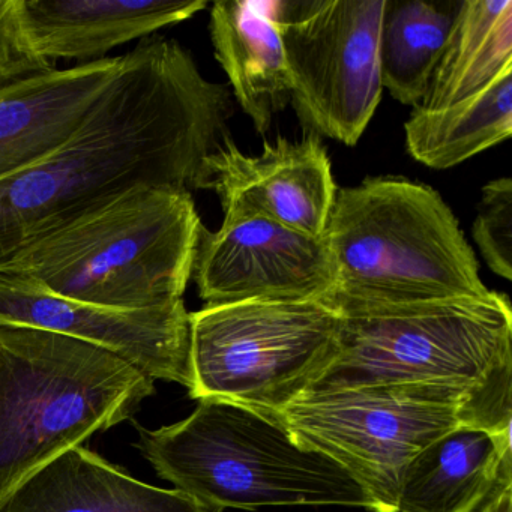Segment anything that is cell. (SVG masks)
I'll return each mask as SVG.
<instances>
[{
  "instance_id": "obj_19",
  "label": "cell",
  "mask_w": 512,
  "mask_h": 512,
  "mask_svg": "<svg viewBox=\"0 0 512 512\" xmlns=\"http://www.w3.org/2000/svg\"><path fill=\"white\" fill-rule=\"evenodd\" d=\"M410 157L434 170L452 169L512 134V71L454 106L413 109L404 124Z\"/></svg>"
},
{
  "instance_id": "obj_9",
  "label": "cell",
  "mask_w": 512,
  "mask_h": 512,
  "mask_svg": "<svg viewBox=\"0 0 512 512\" xmlns=\"http://www.w3.org/2000/svg\"><path fill=\"white\" fill-rule=\"evenodd\" d=\"M305 446L337 461L364 488L376 512H397L412 458L461 424L460 407L407 388H359L311 394L275 412Z\"/></svg>"
},
{
  "instance_id": "obj_10",
  "label": "cell",
  "mask_w": 512,
  "mask_h": 512,
  "mask_svg": "<svg viewBox=\"0 0 512 512\" xmlns=\"http://www.w3.org/2000/svg\"><path fill=\"white\" fill-rule=\"evenodd\" d=\"M191 278L205 305L328 299L337 287L323 236L244 212H224L217 232L202 227Z\"/></svg>"
},
{
  "instance_id": "obj_6",
  "label": "cell",
  "mask_w": 512,
  "mask_h": 512,
  "mask_svg": "<svg viewBox=\"0 0 512 512\" xmlns=\"http://www.w3.org/2000/svg\"><path fill=\"white\" fill-rule=\"evenodd\" d=\"M323 239L337 278L331 296L398 302L491 292L454 212L421 182L376 176L338 188Z\"/></svg>"
},
{
  "instance_id": "obj_21",
  "label": "cell",
  "mask_w": 512,
  "mask_h": 512,
  "mask_svg": "<svg viewBox=\"0 0 512 512\" xmlns=\"http://www.w3.org/2000/svg\"><path fill=\"white\" fill-rule=\"evenodd\" d=\"M473 239L488 268L512 280V181L494 179L482 188L478 214L472 227Z\"/></svg>"
},
{
  "instance_id": "obj_15",
  "label": "cell",
  "mask_w": 512,
  "mask_h": 512,
  "mask_svg": "<svg viewBox=\"0 0 512 512\" xmlns=\"http://www.w3.org/2000/svg\"><path fill=\"white\" fill-rule=\"evenodd\" d=\"M512 490L511 430L461 424L404 470L397 512H482Z\"/></svg>"
},
{
  "instance_id": "obj_1",
  "label": "cell",
  "mask_w": 512,
  "mask_h": 512,
  "mask_svg": "<svg viewBox=\"0 0 512 512\" xmlns=\"http://www.w3.org/2000/svg\"><path fill=\"white\" fill-rule=\"evenodd\" d=\"M121 82L67 143L0 179V268L29 245L136 185L199 190L230 137L232 92L190 50L140 41Z\"/></svg>"
},
{
  "instance_id": "obj_17",
  "label": "cell",
  "mask_w": 512,
  "mask_h": 512,
  "mask_svg": "<svg viewBox=\"0 0 512 512\" xmlns=\"http://www.w3.org/2000/svg\"><path fill=\"white\" fill-rule=\"evenodd\" d=\"M278 2L218 0L211 5L209 34L245 115L257 133H268L290 104L286 53L278 29Z\"/></svg>"
},
{
  "instance_id": "obj_23",
  "label": "cell",
  "mask_w": 512,
  "mask_h": 512,
  "mask_svg": "<svg viewBox=\"0 0 512 512\" xmlns=\"http://www.w3.org/2000/svg\"><path fill=\"white\" fill-rule=\"evenodd\" d=\"M482 512H512V490L506 491Z\"/></svg>"
},
{
  "instance_id": "obj_5",
  "label": "cell",
  "mask_w": 512,
  "mask_h": 512,
  "mask_svg": "<svg viewBox=\"0 0 512 512\" xmlns=\"http://www.w3.org/2000/svg\"><path fill=\"white\" fill-rule=\"evenodd\" d=\"M155 380L56 332L0 325V506L94 434L133 418Z\"/></svg>"
},
{
  "instance_id": "obj_20",
  "label": "cell",
  "mask_w": 512,
  "mask_h": 512,
  "mask_svg": "<svg viewBox=\"0 0 512 512\" xmlns=\"http://www.w3.org/2000/svg\"><path fill=\"white\" fill-rule=\"evenodd\" d=\"M452 11L425 0H386L380 28L383 88L413 109L427 94L451 31Z\"/></svg>"
},
{
  "instance_id": "obj_18",
  "label": "cell",
  "mask_w": 512,
  "mask_h": 512,
  "mask_svg": "<svg viewBox=\"0 0 512 512\" xmlns=\"http://www.w3.org/2000/svg\"><path fill=\"white\" fill-rule=\"evenodd\" d=\"M512 71L511 0H466L458 4L427 94L415 109H445L467 100Z\"/></svg>"
},
{
  "instance_id": "obj_22",
  "label": "cell",
  "mask_w": 512,
  "mask_h": 512,
  "mask_svg": "<svg viewBox=\"0 0 512 512\" xmlns=\"http://www.w3.org/2000/svg\"><path fill=\"white\" fill-rule=\"evenodd\" d=\"M20 2L0 0V91L56 68L32 49L23 28Z\"/></svg>"
},
{
  "instance_id": "obj_16",
  "label": "cell",
  "mask_w": 512,
  "mask_h": 512,
  "mask_svg": "<svg viewBox=\"0 0 512 512\" xmlns=\"http://www.w3.org/2000/svg\"><path fill=\"white\" fill-rule=\"evenodd\" d=\"M0 512H223L175 488L155 487L77 446L20 485Z\"/></svg>"
},
{
  "instance_id": "obj_12",
  "label": "cell",
  "mask_w": 512,
  "mask_h": 512,
  "mask_svg": "<svg viewBox=\"0 0 512 512\" xmlns=\"http://www.w3.org/2000/svg\"><path fill=\"white\" fill-rule=\"evenodd\" d=\"M199 190L215 191L223 212L259 215L305 235L322 238L337 185L319 136H278L262 154L247 155L227 137L205 161Z\"/></svg>"
},
{
  "instance_id": "obj_3",
  "label": "cell",
  "mask_w": 512,
  "mask_h": 512,
  "mask_svg": "<svg viewBox=\"0 0 512 512\" xmlns=\"http://www.w3.org/2000/svg\"><path fill=\"white\" fill-rule=\"evenodd\" d=\"M203 224L191 191L136 185L20 251L0 272L121 310L184 301Z\"/></svg>"
},
{
  "instance_id": "obj_8",
  "label": "cell",
  "mask_w": 512,
  "mask_h": 512,
  "mask_svg": "<svg viewBox=\"0 0 512 512\" xmlns=\"http://www.w3.org/2000/svg\"><path fill=\"white\" fill-rule=\"evenodd\" d=\"M386 0L278 2L290 104L314 136L355 146L382 100Z\"/></svg>"
},
{
  "instance_id": "obj_13",
  "label": "cell",
  "mask_w": 512,
  "mask_h": 512,
  "mask_svg": "<svg viewBox=\"0 0 512 512\" xmlns=\"http://www.w3.org/2000/svg\"><path fill=\"white\" fill-rule=\"evenodd\" d=\"M136 49L46 71L0 91V179L67 143L121 82Z\"/></svg>"
},
{
  "instance_id": "obj_11",
  "label": "cell",
  "mask_w": 512,
  "mask_h": 512,
  "mask_svg": "<svg viewBox=\"0 0 512 512\" xmlns=\"http://www.w3.org/2000/svg\"><path fill=\"white\" fill-rule=\"evenodd\" d=\"M0 325L28 326L101 347L154 380L191 388L185 302L121 310L56 295L38 281L0 272Z\"/></svg>"
},
{
  "instance_id": "obj_2",
  "label": "cell",
  "mask_w": 512,
  "mask_h": 512,
  "mask_svg": "<svg viewBox=\"0 0 512 512\" xmlns=\"http://www.w3.org/2000/svg\"><path fill=\"white\" fill-rule=\"evenodd\" d=\"M326 301L340 316V352L307 395L407 388L460 407L475 427L511 430L508 296L491 290L478 298Z\"/></svg>"
},
{
  "instance_id": "obj_7",
  "label": "cell",
  "mask_w": 512,
  "mask_h": 512,
  "mask_svg": "<svg viewBox=\"0 0 512 512\" xmlns=\"http://www.w3.org/2000/svg\"><path fill=\"white\" fill-rule=\"evenodd\" d=\"M338 352L340 316L326 299L205 305L190 313L188 392L281 412L308 394Z\"/></svg>"
},
{
  "instance_id": "obj_4",
  "label": "cell",
  "mask_w": 512,
  "mask_h": 512,
  "mask_svg": "<svg viewBox=\"0 0 512 512\" xmlns=\"http://www.w3.org/2000/svg\"><path fill=\"white\" fill-rule=\"evenodd\" d=\"M188 418L148 430L136 448L175 490L224 511L347 506L376 512L337 461L299 442L278 415L221 398L197 400Z\"/></svg>"
},
{
  "instance_id": "obj_14",
  "label": "cell",
  "mask_w": 512,
  "mask_h": 512,
  "mask_svg": "<svg viewBox=\"0 0 512 512\" xmlns=\"http://www.w3.org/2000/svg\"><path fill=\"white\" fill-rule=\"evenodd\" d=\"M206 0H22L23 28L40 58L89 64L206 10Z\"/></svg>"
}]
</instances>
